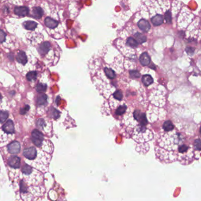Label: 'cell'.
Wrapping results in <instances>:
<instances>
[{
	"label": "cell",
	"mask_w": 201,
	"mask_h": 201,
	"mask_svg": "<svg viewBox=\"0 0 201 201\" xmlns=\"http://www.w3.org/2000/svg\"><path fill=\"white\" fill-rule=\"evenodd\" d=\"M7 149L8 152L11 154H17L20 152L21 145L18 141H13L10 143L8 146Z\"/></svg>",
	"instance_id": "5"
},
{
	"label": "cell",
	"mask_w": 201,
	"mask_h": 201,
	"mask_svg": "<svg viewBox=\"0 0 201 201\" xmlns=\"http://www.w3.org/2000/svg\"><path fill=\"white\" fill-rule=\"evenodd\" d=\"M1 98H2V96H1V94H0V100H1Z\"/></svg>",
	"instance_id": "29"
},
{
	"label": "cell",
	"mask_w": 201,
	"mask_h": 201,
	"mask_svg": "<svg viewBox=\"0 0 201 201\" xmlns=\"http://www.w3.org/2000/svg\"><path fill=\"white\" fill-rule=\"evenodd\" d=\"M44 22L45 26L50 29H54L59 26V21L51 18L50 17L45 18Z\"/></svg>",
	"instance_id": "11"
},
{
	"label": "cell",
	"mask_w": 201,
	"mask_h": 201,
	"mask_svg": "<svg viewBox=\"0 0 201 201\" xmlns=\"http://www.w3.org/2000/svg\"><path fill=\"white\" fill-rule=\"evenodd\" d=\"M162 128L164 132H169L174 129V125L171 121H167L163 123Z\"/></svg>",
	"instance_id": "21"
},
{
	"label": "cell",
	"mask_w": 201,
	"mask_h": 201,
	"mask_svg": "<svg viewBox=\"0 0 201 201\" xmlns=\"http://www.w3.org/2000/svg\"><path fill=\"white\" fill-rule=\"evenodd\" d=\"M30 108V106L28 105H26L24 108H22L20 109V114L21 115H25L29 111Z\"/></svg>",
	"instance_id": "28"
},
{
	"label": "cell",
	"mask_w": 201,
	"mask_h": 201,
	"mask_svg": "<svg viewBox=\"0 0 201 201\" xmlns=\"http://www.w3.org/2000/svg\"><path fill=\"white\" fill-rule=\"evenodd\" d=\"M15 58H16V60L17 61V62H19L20 64H22L23 65H26L28 61L26 53H25L24 51H20L18 53Z\"/></svg>",
	"instance_id": "12"
},
{
	"label": "cell",
	"mask_w": 201,
	"mask_h": 201,
	"mask_svg": "<svg viewBox=\"0 0 201 201\" xmlns=\"http://www.w3.org/2000/svg\"><path fill=\"white\" fill-rule=\"evenodd\" d=\"M21 171L24 175H26L27 177H29V175L32 173L33 170L30 165L27 164H24L21 168Z\"/></svg>",
	"instance_id": "20"
},
{
	"label": "cell",
	"mask_w": 201,
	"mask_h": 201,
	"mask_svg": "<svg viewBox=\"0 0 201 201\" xmlns=\"http://www.w3.org/2000/svg\"><path fill=\"white\" fill-rule=\"evenodd\" d=\"M50 48H51V44L48 41L44 42L41 43L38 48V53L41 55H44L48 53L50 51Z\"/></svg>",
	"instance_id": "8"
},
{
	"label": "cell",
	"mask_w": 201,
	"mask_h": 201,
	"mask_svg": "<svg viewBox=\"0 0 201 201\" xmlns=\"http://www.w3.org/2000/svg\"><path fill=\"white\" fill-rule=\"evenodd\" d=\"M157 159L162 164L179 162L188 165L200 157V139L193 138L175 129L162 132L155 145Z\"/></svg>",
	"instance_id": "1"
},
{
	"label": "cell",
	"mask_w": 201,
	"mask_h": 201,
	"mask_svg": "<svg viewBox=\"0 0 201 201\" xmlns=\"http://www.w3.org/2000/svg\"><path fill=\"white\" fill-rule=\"evenodd\" d=\"M3 130L8 134H13L15 132L14 125L12 120H8L3 126Z\"/></svg>",
	"instance_id": "7"
},
{
	"label": "cell",
	"mask_w": 201,
	"mask_h": 201,
	"mask_svg": "<svg viewBox=\"0 0 201 201\" xmlns=\"http://www.w3.org/2000/svg\"><path fill=\"white\" fill-rule=\"evenodd\" d=\"M8 165L14 169H18L21 165V159L20 157L13 155L11 156L8 160Z\"/></svg>",
	"instance_id": "6"
},
{
	"label": "cell",
	"mask_w": 201,
	"mask_h": 201,
	"mask_svg": "<svg viewBox=\"0 0 201 201\" xmlns=\"http://www.w3.org/2000/svg\"><path fill=\"white\" fill-rule=\"evenodd\" d=\"M135 38L136 40V41L138 42L139 44H142L147 41L146 37L143 35L142 33H136L135 34Z\"/></svg>",
	"instance_id": "19"
},
{
	"label": "cell",
	"mask_w": 201,
	"mask_h": 201,
	"mask_svg": "<svg viewBox=\"0 0 201 201\" xmlns=\"http://www.w3.org/2000/svg\"><path fill=\"white\" fill-rule=\"evenodd\" d=\"M139 61L143 66H147L150 63L151 60H150V57L149 54L146 52H145L142 53L140 55Z\"/></svg>",
	"instance_id": "13"
},
{
	"label": "cell",
	"mask_w": 201,
	"mask_h": 201,
	"mask_svg": "<svg viewBox=\"0 0 201 201\" xmlns=\"http://www.w3.org/2000/svg\"><path fill=\"white\" fill-rule=\"evenodd\" d=\"M163 17L162 15H156L151 18V22L154 26H159L163 23Z\"/></svg>",
	"instance_id": "15"
},
{
	"label": "cell",
	"mask_w": 201,
	"mask_h": 201,
	"mask_svg": "<svg viewBox=\"0 0 201 201\" xmlns=\"http://www.w3.org/2000/svg\"><path fill=\"white\" fill-rule=\"evenodd\" d=\"M36 89L38 92L43 94L47 90V85L45 84L38 83L36 87Z\"/></svg>",
	"instance_id": "24"
},
{
	"label": "cell",
	"mask_w": 201,
	"mask_h": 201,
	"mask_svg": "<svg viewBox=\"0 0 201 201\" xmlns=\"http://www.w3.org/2000/svg\"><path fill=\"white\" fill-rule=\"evenodd\" d=\"M142 82L145 87H148L154 83V79L151 75L149 74H145L143 75L142 78Z\"/></svg>",
	"instance_id": "17"
},
{
	"label": "cell",
	"mask_w": 201,
	"mask_h": 201,
	"mask_svg": "<svg viewBox=\"0 0 201 201\" xmlns=\"http://www.w3.org/2000/svg\"><path fill=\"white\" fill-rule=\"evenodd\" d=\"M37 23L33 21H27L23 22V26L26 30L33 31L37 27Z\"/></svg>",
	"instance_id": "16"
},
{
	"label": "cell",
	"mask_w": 201,
	"mask_h": 201,
	"mask_svg": "<svg viewBox=\"0 0 201 201\" xmlns=\"http://www.w3.org/2000/svg\"><path fill=\"white\" fill-rule=\"evenodd\" d=\"M48 114L50 117L54 118V119H57L60 117V112L53 107L49 110Z\"/></svg>",
	"instance_id": "22"
},
{
	"label": "cell",
	"mask_w": 201,
	"mask_h": 201,
	"mask_svg": "<svg viewBox=\"0 0 201 201\" xmlns=\"http://www.w3.org/2000/svg\"><path fill=\"white\" fill-rule=\"evenodd\" d=\"M123 57L119 56L112 63L101 59L90 61V75L97 90L106 100L119 89H126V81L122 79L123 69Z\"/></svg>",
	"instance_id": "2"
},
{
	"label": "cell",
	"mask_w": 201,
	"mask_h": 201,
	"mask_svg": "<svg viewBox=\"0 0 201 201\" xmlns=\"http://www.w3.org/2000/svg\"><path fill=\"white\" fill-rule=\"evenodd\" d=\"M44 15L43 10L40 7H35L33 8L32 16L36 19H40Z\"/></svg>",
	"instance_id": "14"
},
{
	"label": "cell",
	"mask_w": 201,
	"mask_h": 201,
	"mask_svg": "<svg viewBox=\"0 0 201 201\" xmlns=\"http://www.w3.org/2000/svg\"><path fill=\"white\" fill-rule=\"evenodd\" d=\"M30 10L27 7L25 6H20L16 7L14 8L15 14L20 17H26L29 15Z\"/></svg>",
	"instance_id": "9"
},
{
	"label": "cell",
	"mask_w": 201,
	"mask_h": 201,
	"mask_svg": "<svg viewBox=\"0 0 201 201\" xmlns=\"http://www.w3.org/2000/svg\"><path fill=\"white\" fill-rule=\"evenodd\" d=\"M37 104L38 106L45 105L47 104V96L45 94H42L37 97Z\"/></svg>",
	"instance_id": "18"
},
{
	"label": "cell",
	"mask_w": 201,
	"mask_h": 201,
	"mask_svg": "<svg viewBox=\"0 0 201 201\" xmlns=\"http://www.w3.org/2000/svg\"><path fill=\"white\" fill-rule=\"evenodd\" d=\"M9 113L8 111H0V123L4 122L8 118Z\"/></svg>",
	"instance_id": "25"
},
{
	"label": "cell",
	"mask_w": 201,
	"mask_h": 201,
	"mask_svg": "<svg viewBox=\"0 0 201 201\" xmlns=\"http://www.w3.org/2000/svg\"><path fill=\"white\" fill-rule=\"evenodd\" d=\"M164 18L166 21L167 23L169 24H171L172 21V14L170 12V11H167L164 15Z\"/></svg>",
	"instance_id": "26"
},
{
	"label": "cell",
	"mask_w": 201,
	"mask_h": 201,
	"mask_svg": "<svg viewBox=\"0 0 201 201\" xmlns=\"http://www.w3.org/2000/svg\"><path fill=\"white\" fill-rule=\"evenodd\" d=\"M6 35H7L4 31L0 29V43H3L6 41Z\"/></svg>",
	"instance_id": "27"
},
{
	"label": "cell",
	"mask_w": 201,
	"mask_h": 201,
	"mask_svg": "<svg viewBox=\"0 0 201 201\" xmlns=\"http://www.w3.org/2000/svg\"><path fill=\"white\" fill-rule=\"evenodd\" d=\"M37 76V73L36 71H30L27 73L26 77L29 81H33L36 80Z\"/></svg>",
	"instance_id": "23"
},
{
	"label": "cell",
	"mask_w": 201,
	"mask_h": 201,
	"mask_svg": "<svg viewBox=\"0 0 201 201\" xmlns=\"http://www.w3.org/2000/svg\"><path fill=\"white\" fill-rule=\"evenodd\" d=\"M32 141L37 147H41L43 145L44 137L43 134L38 130H34L32 131Z\"/></svg>",
	"instance_id": "3"
},
{
	"label": "cell",
	"mask_w": 201,
	"mask_h": 201,
	"mask_svg": "<svg viewBox=\"0 0 201 201\" xmlns=\"http://www.w3.org/2000/svg\"><path fill=\"white\" fill-rule=\"evenodd\" d=\"M137 26L144 33H147L150 29V24L144 19H141L138 22Z\"/></svg>",
	"instance_id": "10"
},
{
	"label": "cell",
	"mask_w": 201,
	"mask_h": 201,
	"mask_svg": "<svg viewBox=\"0 0 201 201\" xmlns=\"http://www.w3.org/2000/svg\"><path fill=\"white\" fill-rule=\"evenodd\" d=\"M37 150L34 147H30L23 150V155L30 160L34 159L37 157Z\"/></svg>",
	"instance_id": "4"
}]
</instances>
